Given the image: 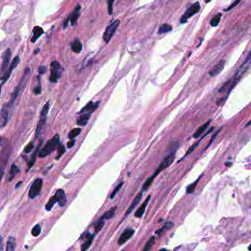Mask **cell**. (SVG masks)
Instances as JSON below:
<instances>
[{"label": "cell", "mask_w": 251, "mask_h": 251, "mask_svg": "<svg viewBox=\"0 0 251 251\" xmlns=\"http://www.w3.org/2000/svg\"><path fill=\"white\" fill-rule=\"evenodd\" d=\"M2 250V237L0 235V250Z\"/></svg>", "instance_id": "50"}, {"label": "cell", "mask_w": 251, "mask_h": 251, "mask_svg": "<svg viewBox=\"0 0 251 251\" xmlns=\"http://www.w3.org/2000/svg\"><path fill=\"white\" fill-rule=\"evenodd\" d=\"M100 102H97V103H93V102H90L89 103H88L86 106L84 107V108H83L79 112V114L80 113H93L94 111H95L96 110L97 108L99 107V105H100Z\"/></svg>", "instance_id": "14"}, {"label": "cell", "mask_w": 251, "mask_h": 251, "mask_svg": "<svg viewBox=\"0 0 251 251\" xmlns=\"http://www.w3.org/2000/svg\"><path fill=\"white\" fill-rule=\"evenodd\" d=\"M55 202H57V200H56V198H55V196L52 197L51 199L49 200V202L46 203V210L48 211H51V209L52 208V207L54 206V205L55 204Z\"/></svg>", "instance_id": "34"}, {"label": "cell", "mask_w": 251, "mask_h": 251, "mask_svg": "<svg viewBox=\"0 0 251 251\" xmlns=\"http://www.w3.org/2000/svg\"><path fill=\"white\" fill-rule=\"evenodd\" d=\"M16 241L15 237H11L8 239V242H7L6 250L8 251H13L16 249Z\"/></svg>", "instance_id": "24"}, {"label": "cell", "mask_w": 251, "mask_h": 251, "mask_svg": "<svg viewBox=\"0 0 251 251\" xmlns=\"http://www.w3.org/2000/svg\"><path fill=\"white\" fill-rule=\"evenodd\" d=\"M10 150H4L2 154H0V180L2 178L3 174H4V170L5 165L8 162V158H9Z\"/></svg>", "instance_id": "10"}, {"label": "cell", "mask_w": 251, "mask_h": 251, "mask_svg": "<svg viewBox=\"0 0 251 251\" xmlns=\"http://www.w3.org/2000/svg\"><path fill=\"white\" fill-rule=\"evenodd\" d=\"M122 185H123V183H120L119 184L118 186H117L116 187V189H115L113 190V192H112V194H111V195H110V199H113V197L116 196V195L117 194V192H118L120 190V189L122 188Z\"/></svg>", "instance_id": "42"}, {"label": "cell", "mask_w": 251, "mask_h": 251, "mask_svg": "<svg viewBox=\"0 0 251 251\" xmlns=\"http://www.w3.org/2000/svg\"><path fill=\"white\" fill-rule=\"evenodd\" d=\"M75 141L73 139H70V141L67 143V147L68 148H71L74 146V145H75Z\"/></svg>", "instance_id": "49"}, {"label": "cell", "mask_w": 251, "mask_h": 251, "mask_svg": "<svg viewBox=\"0 0 251 251\" xmlns=\"http://www.w3.org/2000/svg\"><path fill=\"white\" fill-rule=\"evenodd\" d=\"M49 102H47L44 105H43L42 110H41V115H40V119L38 120V122L37 124L36 130V136L38 137L41 133H43L45 129V125H46V116H47L48 111L49 108Z\"/></svg>", "instance_id": "2"}, {"label": "cell", "mask_w": 251, "mask_h": 251, "mask_svg": "<svg viewBox=\"0 0 251 251\" xmlns=\"http://www.w3.org/2000/svg\"><path fill=\"white\" fill-rule=\"evenodd\" d=\"M93 239H94V236L93 235L89 236V237H88V238L86 239V242H85L83 244V245H82L81 250L84 251V250H88V249L89 248L90 246H91L92 242H93Z\"/></svg>", "instance_id": "30"}, {"label": "cell", "mask_w": 251, "mask_h": 251, "mask_svg": "<svg viewBox=\"0 0 251 251\" xmlns=\"http://www.w3.org/2000/svg\"><path fill=\"white\" fill-rule=\"evenodd\" d=\"M0 141H1V136H0Z\"/></svg>", "instance_id": "53"}, {"label": "cell", "mask_w": 251, "mask_h": 251, "mask_svg": "<svg viewBox=\"0 0 251 251\" xmlns=\"http://www.w3.org/2000/svg\"><path fill=\"white\" fill-rule=\"evenodd\" d=\"M55 198H56L57 202L59 203V205L61 207L64 206L65 204L66 203V195H65V192L63 189H58L54 195Z\"/></svg>", "instance_id": "16"}, {"label": "cell", "mask_w": 251, "mask_h": 251, "mask_svg": "<svg viewBox=\"0 0 251 251\" xmlns=\"http://www.w3.org/2000/svg\"><path fill=\"white\" fill-rule=\"evenodd\" d=\"M50 73L49 81L52 83H56L61 78L63 74V68L58 62L53 61L50 64Z\"/></svg>", "instance_id": "4"}, {"label": "cell", "mask_w": 251, "mask_h": 251, "mask_svg": "<svg viewBox=\"0 0 251 251\" xmlns=\"http://www.w3.org/2000/svg\"><path fill=\"white\" fill-rule=\"evenodd\" d=\"M90 117H91V113H80V116L77 120V124L79 126H85L88 123Z\"/></svg>", "instance_id": "20"}, {"label": "cell", "mask_w": 251, "mask_h": 251, "mask_svg": "<svg viewBox=\"0 0 251 251\" xmlns=\"http://www.w3.org/2000/svg\"><path fill=\"white\" fill-rule=\"evenodd\" d=\"M42 142L43 141L40 142V144L38 145V147H37V149L36 150V151H35L34 153H33V155H32V156H31V158H30V160L29 164H28V168H29V169H30L31 167L33 166V164H34L35 161H36V155H37V154H38V151H39L40 147H41V143H42Z\"/></svg>", "instance_id": "25"}, {"label": "cell", "mask_w": 251, "mask_h": 251, "mask_svg": "<svg viewBox=\"0 0 251 251\" xmlns=\"http://www.w3.org/2000/svg\"><path fill=\"white\" fill-rule=\"evenodd\" d=\"M230 81H231V80H228V81L226 82V83H225V84L223 85V86L221 87V88L220 89V91H219V93H223V92H225V91H226L227 87V86H229V84H230Z\"/></svg>", "instance_id": "45"}, {"label": "cell", "mask_w": 251, "mask_h": 251, "mask_svg": "<svg viewBox=\"0 0 251 251\" xmlns=\"http://www.w3.org/2000/svg\"><path fill=\"white\" fill-rule=\"evenodd\" d=\"M30 68H27L26 69L24 70V75H23L22 78H21V80H20L17 87L15 88L14 91H13V93L12 94L11 100H10L9 103L7 104V105H8L9 108H11V107H12L13 104L14 103L15 100H16V98H17L18 95H19L20 92L22 91L23 88H24L25 86H26L27 82V80H28V77H29V75H30Z\"/></svg>", "instance_id": "1"}, {"label": "cell", "mask_w": 251, "mask_h": 251, "mask_svg": "<svg viewBox=\"0 0 251 251\" xmlns=\"http://www.w3.org/2000/svg\"><path fill=\"white\" fill-rule=\"evenodd\" d=\"M222 15L221 13L215 15V16H214L213 17H212L211 20L210 21L211 26V27L218 26V24H220V20H221V18H222Z\"/></svg>", "instance_id": "26"}, {"label": "cell", "mask_w": 251, "mask_h": 251, "mask_svg": "<svg viewBox=\"0 0 251 251\" xmlns=\"http://www.w3.org/2000/svg\"><path fill=\"white\" fill-rule=\"evenodd\" d=\"M43 186V180L41 178H37L34 180L31 185L29 192V197L30 199H34L36 196L39 195Z\"/></svg>", "instance_id": "7"}, {"label": "cell", "mask_w": 251, "mask_h": 251, "mask_svg": "<svg viewBox=\"0 0 251 251\" xmlns=\"http://www.w3.org/2000/svg\"><path fill=\"white\" fill-rule=\"evenodd\" d=\"M154 179H155V178H154L153 175H152L151 177H150V178L147 179L146 181H145V183L143 184V187H142V189H143V191L144 190H147V189H148L149 187L150 186V185L153 183Z\"/></svg>", "instance_id": "37"}, {"label": "cell", "mask_w": 251, "mask_h": 251, "mask_svg": "<svg viewBox=\"0 0 251 251\" xmlns=\"http://www.w3.org/2000/svg\"><path fill=\"white\" fill-rule=\"evenodd\" d=\"M20 63L19 56H16L14 58V59L13 60V62L11 63V66H10L9 68H8V71H6V73L5 74V75L3 76L2 83L1 84V86H3V85L5 83V82L8 80V78H10V76H11L12 71H13V70H14V68H16V67H17V66H18V63Z\"/></svg>", "instance_id": "9"}, {"label": "cell", "mask_w": 251, "mask_h": 251, "mask_svg": "<svg viewBox=\"0 0 251 251\" xmlns=\"http://www.w3.org/2000/svg\"><path fill=\"white\" fill-rule=\"evenodd\" d=\"M41 226H40V225L37 224V225H35V226L33 227V229H32V235H33V237H38V236H39V234H41Z\"/></svg>", "instance_id": "36"}, {"label": "cell", "mask_w": 251, "mask_h": 251, "mask_svg": "<svg viewBox=\"0 0 251 251\" xmlns=\"http://www.w3.org/2000/svg\"><path fill=\"white\" fill-rule=\"evenodd\" d=\"M211 120H208V121L206 123L203 124L202 126H200V128L197 129V131L195 132V134H194V135H193L194 138H199V137H200V135L202 134V133H203V132L205 131V130H206V128H208V126L209 125V124L211 123Z\"/></svg>", "instance_id": "23"}, {"label": "cell", "mask_w": 251, "mask_h": 251, "mask_svg": "<svg viewBox=\"0 0 251 251\" xmlns=\"http://www.w3.org/2000/svg\"><path fill=\"white\" fill-rule=\"evenodd\" d=\"M9 107L5 105L0 110V128H2L6 126L8 121V116H9Z\"/></svg>", "instance_id": "11"}, {"label": "cell", "mask_w": 251, "mask_h": 251, "mask_svg": "<svg viewBox=\"0 0 251 251\" xmlns=\"http://www.w3.org/2000/svg\"><path fill=\"white\" fill-rule=\"evenodd\" d=\"M116 207H113L108 211H107L103 215L102 218L104 219V220H109V219L112 218L115 214V212H116Z\"/></svg>", "instance_id": "27"}, {"label": "cell", "mask_w": 251, "mask_h": 251, "mask_svg": "<svg viewBox=\"0 0 251 251\" xmlns=\"http://www.w3.org/2000/svg\"><path fill=\"white\" fill-rule=\"evenodd\" d=\"M222 130V128H220V129H219V130H218V131H217V133H216V134H214V136H213V137H212V138H211V140L210 143H209V144H208V147H208L209 146H210V145H211V143H212V142H213V141H214V138H215V137H216V136H217V135H218V133H220V130ZM207 147H206V148H207Z\"/></svg>", "instance_id": "48"}, {"label": "cell", "mask_w": 251, "mask_h": 251, "mask_svg": "<svg viewBox=\"0 0 251 251\" xmlns=\"http://www.w3.org/2000/svg\"><path fill=\"white\" fill-rule=\"evenodd\" d=\"M33 38H31V41L33 43H35L37 40L39 38V37L41 36V35L43 33V30L42 28L41 27L39 26H36L34 28H33Z\"/></svg>", "instance_id": "21"}, {"label": "cell", "mask_w": 251, "mask_h": 251, "mask_svg": "<svg viewBox=\"0 0 251 251\" xmlns=\"http://www.w3.org/2000/svg\"><path fill=\"white\" fill-rule=\"evenodd\" d=\"M201 178H202V175H200V178H199L198 179H197V180H195L194 183H192V184H190V185L189 186L188 188H187V189H186V193L187 194H189H189H192V193H194V192H195V189H196V186H197V184L199 183V180H200V179Z\"/></svg>", "instance_id": "29"}, {"label": "cell", "mask_w": 251, "mask_h": 251, "mask_svg": "<svg viewBox=\"0 0 251 251\" xmlns=\"http://www.w3.org/2000/svg\"><path fill=\"white\" fill-rule=\"evenodd\" d=\"M17 172H18V167L16 164H13L12 166H11V172H10L9 180H11L13 178H14L15 175L17 173Z\"/></svg>", "instance_id": "38"}, {"label": "cell", "mask_w": 251, "mask_h": 251, "mask_svg": "<svg viewBox=\"0 0 251 251\" xmlns=\"http://www.w3.org/2000/svg\"><path fill=\"white\" fill-rule=\"evenodd\" d=\"M71 50L75 53H80L83 49V44L78 39L75 40L71 44Z\"/></svg>", "instance_id": "22"}, {"label": "cell", "mask_w": 251, "mask_h": 251, "mask_svg": "<svg viewBox=\"0 0 251 251\" xmlns=\"http://www.w3.org/2000/svg\"><path fill=\"white\" fill-rule=\"evenodd\" d=\"M205 2H210V0H206Z\"/></svg>", "instance_id": "52"}, {"label": "cell", "mask_w": 251, "mask_h": 251, "mask_svg": "<svg viewBox=\"0 0 251 251\" xmlns=\"http://www.w3.org/2000/svg\"><path fill=\"white\" fill-rule=\"evenodd\" d=\"M104 225H105V220L101 217V218H100V220L97 222L96 225H95V226H94L95 233H98V232H100V230H102V228H103V226H104Z\"/></svg>", "instance_id": "31"}, {"label": "cell", "mask_w": 251, "mask_h": 251, "mask_svg": "<svg viewBox=\"0 0 251 251\" xmlns=\"http://www.w3.org/2000/svg\"><path fill=\"white\" fill-rule=\"evenodd\" d=\"M80 12V5H77L76 8H75V10L73 11V12L71 13V16L68 17L71 25L76 24L77 21H78V18H79Z\"/></svg>", "instance_id": "18"}, {"label": "cell", "mask_w": 251, "mask_h": 251, "mask_svg": "<svg viewBox=\"0 0 251 251\" xmlns=\"http://www.w3.org/2000/svg\"><path fill=\"white\" fill-rule=\"evenodd\" d=\"M11 58V49L10 48L7 49V50L5 52L4 55H3V61L2 64L1 68V73L2 75H5L6 73L7 68H8V64H9L10 59Z\"/></svg>", "instance_id": "12"}, {"label": "cell", "mask_w": 251, "mask_h": 251, "mask_svg": "<svg viewBox=\"0 0 251 251\" xmlns=\"http://www.w3.org/2000/svg\"><path fill=\"white\" fill-rule=\"evenodd\" d=\"M172 27L170 24H162L161 26L159 27V30H158V33L159 34H164V33H168V32L172 31Z\"/></svg>", "instance_id": "28"}, {"label": "cell", "mask_w": 251, "mask_h": 251, "mask_svg": "<svg viewBox=\"0 0 251 251\" xmlns=\"http://www.w3.org/2000/svg\"><path fill=\"white\" fill-rule=\"evenodd\" d=\"M119 24V20H116V21H114L113 23H111V24L106 28L105 33H103V39H104V41L106 42V43H108L110 42L111 38H113L114 33H116V30H117V28H118Z\"/></svg>", "instance_id": "6"}, {"label": "cell", "mask_w": 251, "mask_h": 251, "mask_svg": "<svg viewBox=\"0 0 251 251\" xmlns=\"http://www.w3.org/2000/svg\"><path fill=\"white\" fill-rule=\"evenodd\" d=\"M142 195H143V192H139V193H138V195H137V196L135 197L134 200H133V202H132L131 205H130V206L129 207L128 209V211H126V214H125V216L130 214L132 212V211H133V209H134L135 208V206H136V205H138V203H139L140 200H141V197H142Z\"/></svg>", "instance_id": "19"}, {"label": "cell", "mask_w": 251, "mask_h": 251, "mask_svg": "<svg viewBox=\"0 0 251 251\" xmlns=\"http://www.w3.org/2000/svg\"><path fill=\"white\" fill-rule=\"evenodd\" d=\"M115 0H108V12L109 15L113 14V4Z\"/></svg>", "instance_id": "40"}, {"label": "cell", "mask_w": 251, "mask_h": 251, "mask_svg": "<svg viewBox=\"0 0 251 251\" xmlns=\"http://www.w3.org/2000/svg\"><path fill=\"white\" fill-rule=\"evenodd\" d=\"M200 11V4L199 2H196L195 3H194L193 5H192L186 11V12L183 13V16L180 18V23L181 24H184V23H186L188 21V20L191 17H192L193 16H195V14H197L199 11Z\"/></svg>", "instance_id": "5"}, {"label": "cell", "mask_w": 251, "mask_h": 251, "mask_svg": "<svg viewBox=\"0 0 251 251\" xmlns=\"http://www.w3.org/2000/svg\"><path fill=\"white\" fill-rule=\"evenodd\" d=\"M201 141H202V140H201V139H200V140H199V141L196 142V143L194 144V145H192V147H190L189 148L188 151H187V152H186V155H189L190 153H192V152H193L194 150H195V149L196 148V147H197V145H198L199 144H200V142Z\"/></svg>", "instance_id": "41"}, {"label": "cell", "mask_w": 251, "mask_h": 251, "mask_svg": "<svg viewBox=\"0 0 251 251\" xmlns=\"http://www.w3.org/2000/svg\"><path fill=\"white\" fill-rule=\"evenodd\" d=\"M80 132H81V128H75L73 129L72 130H71V131L69 132V133H68V138L69 139H74V138H76L78 135H80Z\"/></svg>", "instance_id": "32"}, {"label": "cell", "mask_w": 251, "mask_h": 251, "mask_svg": "<svg viewBox=\"0 0 251 251\" xmlns=\"http://www.w3.org/2000/svg\"><path fill=\"white\" fill-rule=\"evenodd\" d=\"M59 135H55L46 144V145L43 147V148L41 149V151L39 152V157H41V158H45V157L47 156L48 155H49L50 153H52V151L55 150V147H57V145L59 144Z\"/></svg>", "instance_id": "3"}, {"label": "cell", "mask_w": 251, "mask_h": 251, "mask_svg": "<svg viewBox=\"0 0 251 251\" xmlns=\"http://www.w3.org/2000/svg\"><path fill=\"white\" fill-rule=\"evenodd\" d=\"M225 61H220L218 63H217V64H216L215 66L212 68V69H211L210 71H209V75H210L211 77L217 76V75H218L219 74H220L221 71L223 70L224 67H225Z\"/></svg>", "instance_id": "15"}, {"label": "cell", "mask_w": 251, "mask_h": 251, "mask_svg": "<svg viewBox=\"0 0 251 251\" xmlns=\"http://www.w3.org/2000/svg\"><path fill=\"white\" fill-rule=\"evenodd\" d=\"M133 234H134V230H133V229H126V230L120 235L119 238L118 239L119 245H123V244H125L126 242H128L129 239L133 237Z\"/></svg>", "instance_id": "13"}, {"label": "cell", "mask_w": 251, "mask_h": 251, "mask_svg": "<svg viewBox=\"0 0 251 251\" xmlns=\"http://www.w3.org/2000/svg\"><path fill=\"white\" fill-rule=\"evenodd\" d=\"M150 197H151V196H150V195H148V197H147L146 200H145V201L141 205H140L139 208H138V210H136V211L135 212L134 215L136 218H141V217H142V216H143V214L145 212V209H146L147 208V204H148L149 201H150Z\"/></svg>", "instance_id": "17"}, {"label": "cell", "mask_w": 251, "mask_h": 251, "mask_svg": "<svg viewBox=\"0 0 251 251\" xmlns=\"http://www.w3.org/2000/svg\"><path fill=\"white\" fill-rule=\"evenodd\" d=\"M175 153L170 154V155H167L164 159L162 160L161 163L160 164L159 167H158V168L157 169L156 171L154 172V174L153 175V176L154 177V178H155V177H156L157 175H158V174L162 171V170H164L165 169H167V167H170V166L172 164L174 159H175Z\"/></svg>", "instance_id": "8"}, {"label": "cell", "mask_w": 251, "mask_h": 251, "mask_svg": "<svg viewBox=\"0 0 251 251\" xmlns=\"http://www.w3.org/2000/svg\"><path fill=\"white\" fill-rule=\"evenodd\" d=\"M2 86L0 85V95H1V91H2Z\"/></svg>", "instance_id": "51"}, {"label": "cell", "mask_w": 251, "mask_h": 251, "mask_svg": "<svg viewBox=\"0 0 251 251\" xmlns=\"http://www.w3.org/2000/svg\"><path fill=\"white\" fill-rule=\"evenodd\" d=\"M33 142H30V143L28 144V145L26 146V147L24 148V153H30V152L32 151V150H33Z\"/></svg>", "instance_id": "44"}, {"label": "cell", "mask_w": 251, "mask_h": 251, "mask_svg": "<svg viewBox=\"0 0 251 251\" xmlns=\"http://www.w3.org/2000/svg\"><path fill=\"white\" fill-rule=\"evenodd\" d=\"M155 237H152L151 238L149 239V241L147 242L146 245H145V247H144V249H143L144 251L150 250L152 248H153L154 243H155Z\"/></svg>", "instance_id": "33"}, {"label": "cell", "mask_w": 251, "mask_h": 251, "mask_svg": "<svg viewBox=\"0 0 251 251\" xmlns=\"http://www.w3.org/2000/svg\"><path fill=\"white\" fill-rule=\"evenodd\" d=\"M64 153H65V147L63 145H62V144H61V145H59V147H58V155H57V157H56V159H59L62 155L64 154Z\"/></svg>", "instance_id": "39"}, {"label": "cell", "mask_w": 251, "mask_h": 251, "mask_svg": "<svg viewBox=\"0 0 251 251\" xmlns=\"http://www.w3.org/2000/svg\"><path fill=\"white\" fill-rule=\"evenodd\" d=\"M41 93V86L40 84V81L38 82V86H36L34 89V94H40Z\"/></svg>", "instance_id": "46"}, {"label": "cell", "mask_w": 251, "mask_h": 251, "mask_svg": "<svg viewBox=\"0 0 251 251\" xmlns=\"http://www.w3.org/2000/svg\"><path fill=\"white\" fill-rule=\"evenodd\" d=\"M38 71L41 75H43V74H45L46 71V67L44 66H41L38 68Z\"/></svg>", "instance_id": "47"}, {"label": "cell", "mask_w": 251, "mask_h": 251, "mask_svg": "<svg viewBox=\"0 0 251 251\" xmlns=\"http://www.w3.org/2000/svg\"><path fill=\"white\" fill-rule=\"evenodd\" d=\"M172 226H173V223H172V222H167V223H166L165 225H164V227H162V228H160V230H157L156 234H160L164 233V232L166 231V230H169V229L171 228Z\"/></svg>", "instance_id": "35"}, {"label": "cell", "mask_w": 251, "mask_h": 251, "mask_svg": "<svg viewBox=\"0 0 251 251\" xmlns=\"http://www.w3.org/2000/svg\"><path fill=\"white\" fill-rule=\"evenodd\" d=\"M241 2V0H235V1H234V2H233V3H232V4H231V5H230L228 7V8H226V9H225V10H224V11H226V12H227V11H230V10H232V9H233V8H234V7H236V6H237V5H238V4H239V2Z\"/></svg>", "instance_id": "43"}]
</instances>
